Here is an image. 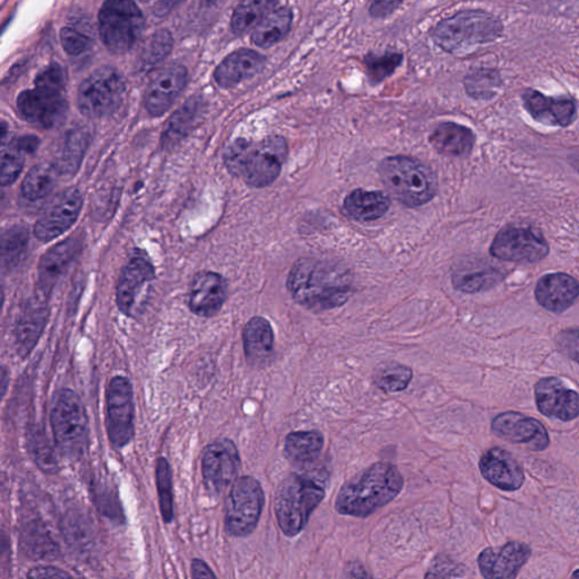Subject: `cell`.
I'll list each match as a JSON object with an SVG mask.
<instances>
[{
	"mask_svg": "<svg viewBox=\"0 0 579 579\" xmlns=\"http://www.w3.org/2000/svg\"><path fill=\"white\" fill-rule=\"evenodd\" d=\"M538 411L547 418L572 421L579 417V394L556 377L538 380L534 387Z\"/></svg>",
	"mask_w": 579,
	"mask_h": 579,
	"instance_id": "obj_18",
	"label": "cell"
},
{
	"mask_svg": "<svg viewBox=\"0 0 579 579\" xmlns=\"http://www.w3.org/2000/svg\"><path fill=\"white\" fill-rule=\"evenodd\" d=\"M573 579H579V569L573 574Z\"/></svg>",
	"mask_w": 579,
	"mask_h": 579,
	"instance_id": "obj_53",
	"label": "cell"
},
{
	"mask_svg": "<svg viewBox=\"0 0 579 579\" xmlns=\"http://www.w3.org/2000/svg\"><path fill=\"white\" fill-rule=\"evenodd\" d=\"M174 47V39L167 30H158L151 35L140 52V64L145 68H153L165 60Z\"/></svg>",
	"mask_w": 579,
	"mask_h": 579,
	"instance_id": "obj_43",
	"label": "cell"
},
{
	"mask_svg": "<svg viewBox=\"0 0 579 579\" xmlns=\"http://www.w3.org/2000/svg\"><path fill=\"white\" fill-rule=\"evenodd\" d=\"M44 299L46 297L41 294L30 303L16 322L15 344L22 357L30 355L33 350L47 324L48 311Z\"/></svg>",
	"mask_w": 579,
	"mask_h": 579,
	"instance_id": "obj_28",
	"label": "cell"
},
{
	"mask_svg": "<svg viewBox=\"0 0 579 579\" xmlns=\"http://www.w3.org/2000/svg\"><path fill=\"white\" fill-rule=\"evenodd\" d=\"M579 297V282L565 273L547 274L538 280L536 299L547 311L561 313Z\"/></svg>",
	"mask_w": 579,
	"mask_h": 579,
	"instance_id": "obj_25",
	"label": "cell"
},
{
	"mask_svg": "<svg viewBox=\"0 0 579 579\" xmlns=\"http://www.w3.org/2000/svg\"><path fill=\"white\" fill-rule=\"evenodd\" d=\"M156 277L153 264L147 254L135 250L123 267L117 285V304L122 313L132 316L140 300Z\"/></svg>",
	"mask_w": 579,
	"mask_h": 579,
	"instance_id": "obj_15",
	"label": "cell"
},
{
	"mask_svg": "<svg viewBox=\"0 0 579 579\" xmlns=\"http://www.w3.org/2000/svg\"><path fill=\"white\" fill-rule=\"evenodd\" d=\"M556 343L565 357L579 365V327L561 330L556 335Z\"/></svg>",
	"mask_w": 579,
	"mask_h": 579,
	"instance_id": "obj_47",
	"label": "cell"
},
{
	"mask_svg": "<svg viewBox=\"0 0 579 579\" xmlns=\"http://www.w3.org/2000/svg\"><path fill=\"white\" fill-rule=\"evenodd\" d=\"M402 60H403V56L397 54V52H386L382 55L370 54L365 59L366 73H368L371 81L383 82L384 79L390 77L395 72Z\"/></svg>",
	"mask_w": 579,
	"mask_h": 579,
	"instance_id": "obj_45",
	"label": "cell"
},
{
	"mask_svg": "<svg viewBox=\"0 0 579 579\" xmlns=\"http://www.w3.org/2000/svg\"><path fill=\"white\" fill-rule=\"evenodd\" d=\"M202 112V101L195 98L189 99L183 107L176 110L166 123L165 131L162 132V147H175L176 143L185 139L195 127Z\"/></svg>",
	"mask_w": 579,
	"mask_h": 579,
	"instance_id": "obj_32",
	"label": "cell"
},
{
	"mask_svg": "<svg viewBox=\"0 0 579 579\" xmlns=\"http://www.w3.org/2000/svg\"><path fill=\"white\" fill-rule=\"evenodd\" d=\"M429 141L443 156L466 157L475 147V135L470 128L455 122H444L431 132Z\"/></svg>",
	"mask_w": 579,
	"mask_h": 579,
	"instance_id": "obj_29",
	"label": "cell"
},
{
	"mask_svg": "<svg viewBox=\"0 0 579 579\" xmlns=\"http://www.w3.org/2000/svg\"><path fill=\"white\" fill-rule=\"evenodd\" d=\"M530 555L532 550L528 545L510 542L502 547H488L482 551L477 564L485 579H516Z\"/></svg>",
	"mask_w": 579,
	"mask_h": 579,
	"instance_id": "obj_20",
	"label": "cell"
},
{
	"mask_svg": "<svg viewBox=\"0 0 579 579\" xmlns=\"http://www.w3.org/2000/svg\"><path fill=\"white\" fill-rule=\"evenodd\" d=\"M192 576L193 579H218L216 578L212 569L207 565L204 561L201 559H194L192 563Z\"/></svg>",
	"mask_w": 579,
	"mask_h": 579,
	"instance_id": "obj_49",
	"label": "cell"
},
{
	"mask_svg": "<svg viewBox=\"0 0 579 579\" xmlns=\"http://www.w3.org/2000/svg\"><path fill=\"white\" fill-rule=\"evenodd\" d=\"M277 6L274 2H245L239 4L231 19V29L238 35L258 29L265 17Z\"/></svg>",
	"mask_w": 579,
	"mask_h": 579,
	"instance_id": "obj_38",
	"label": "cell"
},
{
	"mask_svg": "<svg viewBox=\"0 0 579 579\" xmlns=\"http://www.w3.org/2000/svg\"><path fill=\"white\" fill-rule=\"evenodd\" d=\"M126 95V82L116 68L104 66L84 79L77 92V105L84 116L92 119L109 116L121 107Z\"/></svg>",
	"mask_w": 579,
	"mask_h": 579,
	"instance_id": "obj_9",
	"label": "cell"
},
{
	"mask_svg": "<svg viewBox=\"0 0 579 579\" xmlns=\"http://www.w3.org/2000/svg\"><path fill=\"white\" fill-rule=\"evenodd\" d=\"M424 579H452L443 570H429Z\"/></svg>",
	"mask_w": 579,
	"mask_h": 579,
	"instance_id": "obj_52",
	"label": "cell"
},
{
	"mask_svg": "<svg viewBox=\"0 0 579 579\" xmlns=\"http://www.w3.org/2000/svg\"><path fill=\"white\" fill-rule=\"evenodd\" d=\"M228 294V285L219 273H197L190 285L188 306L195 315L212 317L222 308Z\"/></svg>",
	"mask_w": 579,
	"mask_h": 579,
	"instance_id": "obj_21",
	"label": "cell"
},
{
	"mask_svg": "<svg viewBox=\"0 0 579 579\" xmlns=\"http://www.w3.org/2000/svg\"><path fill=\"white\" fill-rule=\"evenodd\" d=\"M467 95L476 100H492L502 86L501 74L496 69L481 68L464 79Z\"/></svg>",
	"mask_w": 579,
	"mask_h": 579,
	"instance_id": "obj_40",
	"label": "cell"
},
{
	"mask_svg": "<svg viewBox=\"0 0 579 579\" xmlns=\"http://www.w3.org/2000/svg\"><path fill=\"white\" fill-rule=\"evenodd\" d=\"M188 82V72L183 65L163 68L149 82L144 95V104L153 117L165 114L178 99Z\"/></svg>",
	"mask_w": 579,
	"mask_h": 579,
	"instance_id": "obj_19",
	"label": "cell"
},
{
	"mask_svg": "<svg viewBox=\"0 0 579 579\" xmlns=\"http://www.w3.org/2000/svg\"><path fill=\"white\" fill-rule=\"evenodd\" d=\"M50 422L60 452L70 458L82 455L88 443V421L77 393L68 388L56 393Z\"/></svg>",
	"mask_w": 579,
	"mask_h": 579,
	"instance_id": "obj_8",
	"label": "cell"
},
{
	"mask_svg": "<svg viewBox=\"0 0 579 579\" xmlns=\"http://www.w3.org/2000/svg\"><path fill=\"white\" fill-rule=\"evenodd\" d=\"M343 579H374V577L360 563H351L348 565Z\"/></svg>",
	"mask_w": 579,
	"mask_h": 579,
	"instance_id": "obj_50",
	"label": "cell"
},
{
	"mask_svg": "<svg viewBox=\"0 0 579 579\" xmlns=\"http://www.w3.org/2000/svg\"><path fill=\"white\" fill-rule=\"evenodd\" d=\"M521 99L530 117L547 126L568 127L577 117L576 104L569 98H550L537 90H526Z\"/></svg>",
	"mask_w": 579,
	"mask_h": 579,
	"instance_id": "obj_24",
	"label": "cell"
},
{
	"mask_svg": "<svg viewBox=\"0 0 579 579\" xmlns=\"http://www.w3.org/2000/svg\"><path fill=\"white\" fill-rule=\"evenodd\" d=\"M502 32L499 17L484 11H462L439 22L432 39L441 50L457 54L477 44L496 41Z\"/></svg>",
	"mask_w": 579,
	"mask_h": 579,
	"instance_id": "obj_7",
	"label": "cell"
},
{
	"mask_svg": "<svg viewBox=\"0 0 579 579\" xmlns=\"http://www.w3.org/2000/svg\"><path fill=\"white\" fill-rule=\"evenodd\" d=\"M286 157V140L282 136H269L259 141L234 140L224 154V162L230 174L251 187L264 188L280 176Z\"/></svg>",
	"mask_w": 579,
	"mask_h": 579,
	"instance_id": "obj_3",
	"label": "cell"
},
{
	"mask_svg": "<svg viewBox=\"0 0 579 579\" xmlns=\"http://www.w3.org/2000/svg\"><path fill=\"white\" fill-rule=\"evenodd\" d=\"M29 450L32 455L34 462L42 471L56 473L59 471V461L47 437L41 435L38 430L29 436Z\"/></svg>",
	"mask_w": 579,
	"mask_h": 579,
	"instance_id": "obj_46",
	"label": "cell"
},
{
	"mask_svg": "<svg viewBox=\"0 0 579 579\" xmlns=\"http://www.w3.org/2000/svg\"><path fill=\"white\" fill-rule=\"evenodd\" d=\"M492 429L499 439L512 444L526 445L534 452H541L550 444L549 433L538 420L514 411L497 415Z\"/></svg>",
	"mask_w": 579,
	"mask_h": 579,
	"instance_id": "obj_16",
	"label": "cell"
},
{
	"mask_svg": "<svg viewBox=\"0 0 579 579\" xmlns=\"http://www.w3.org/2000/svg\"><path fill=\"white\" fill-rule=\"evenodd\" d=\"M28 579H73L65 570L54 565H38L30 570Z\"/></svg>",
	"mask_w": 579,
	"mask_h": 579,
	"instance_id": "obj_48",
	"label": "cell"
},
{
	"mask_svg": "<svg viewBox=\"0 0 579 579\" xmlns=\"http://www.w3.org/2000/svg\"><path fill=\"white\" fill-rule=\"evenodd\" d=\"M39 140L34 136H23L14 139L8 145H3L2 181L3 185H10L19 178L23 170L25 157L38 148Z\"/></svg>",
	"mask_w": 579,
	"mask_h": 579,
	"instance_id": "obj_34",
	"label": "cell"
},
{
	"mask_svg": "<svg viewBox=\"0 0 579 579\" xmlns=\"http://www.w3.org/2000/svg\"><path fill=\"white\" fill-rule=\"evenodd\" d=\"M412 377V369L396 362H386L378 366L374 374L375 386L384 393L404 391Z\"/></svg>",
	"mask_w": 579,
	"mask_h": 579,
	"instance_id": "obj_41",
	"label": "cell"
},
{
	"mask_svg": "<svg viewBox=\"0 0 579 579\" xmlns=\"http://www.w3.org/2000/svg\"><path fill=\"white\" fill-rule=\"evenodd\" d=\"M505 278V274L481 260H467L455 267L452 282L464 294H479L493 289Z\"/></svg>",
	"mask_w": 579,
	"mask_h": 579,
	"instance_id": "obj_27",
	"label": "cell"
},
{
	"mask_svg": "<svg viewBox=\"0 0 579 579\" xmlns=\"http://www.w3.org/2000/svg\"><path fill=\"white\" fill-rule=\"evenodd\" d=\"M267 59L258 51L239 50L221 61L214 70V79L219 86L230 88L238 86L262 72Z\"/></svg>",
	"mask_w": 579,
	"mask_h": 579,
	"instance_id": "obj_26",
	"label": "cell"
},
{
	"mask_svg": "<svg viewBox=\"0 0 579 579\" xmlns=\"http://www.w3.org/2000/svg\"><path fill=\"white\" fill-rule=\"evenodd\" d=\"M145 19L132 2L104 3L99 12V32L105 47L114 54L130 51L143 33Z\"/></svg>",
	"mask_w": 579,
	"mask_h": 579,
	"instance_id": "obj_10",
	"label": "cell"
},
{
	"mask_svg": "<svg viewBox=\"0 0 579 579\" xmlns=\"http://www.w3.org/2000/svg\"><path fill=\"white\" fill-rule=\"evenodd\" d=\"M156 479L162 519L169 524L175 517L174 490H172L171 467L165 457H160L157 461Z\"/></svg>",
	"mask_w": 579,
	"mask_h": 579,
	"instance_id": "obj_42",
	"label": "cell"
},
{
	"mask_svg": "<svg viewBox=\"0 0 579 579\" xmlns=\"http://www.w3.org/2000/svg\"><path fill=\"white\" fill-rule=\"evenodd\" d=\"M324 448V437L320 431H295L287 435L285 457L295 466L315 461Z\"/></svg>",
	"mask_w": 579,
	"mask_h": 579,
	"instance_id": "obj_35",
	"label": "cell"
},
{
	"mask_svg": "<svg viewBox=\"0 0 579 579\" xmlns=\"http://www.w3.org/2000/svg\"><path fill=\"white\" fill-rule=\"evenodd\" d=\"M64 91V69L59 64L52 63L35 77L33 88L17 96V112L24 121L34 125L47 130L59 127L68 113Z\"/></svg>",
	"mask_w": 579,
	"mask_h": 579,
	"instance_id": "obj_4",
	"label": "cell"
},
{
	"mask_svg": "<svg viewBox=\"0 0 579 579\" xmlns=\"http://www.w3.org/2000/svg\"><path fill=\"white\" fill-rule=\"evenodd\" d=\"M29 234L23 228L8 230L3 236V260L5 267L12 268L20 263L28 249Z\"/></svg>",
	"mask_w": 579,
	"mask_h": 579,
	"instance_id": "obj_44",
	"label": "cell"
},
{
	"mask_svg": "<svg viewBox=\"0 0 579 579\" xmlns=\"http://www.w3.org/2000/svg\"><path fill=\"white\" fill-rule=\"evenodd\" d=\"M482 476L503 492H515L523 485V468L512 455L501 448H493L482 455L479 462Z\"/></svg>",
	"mask_w": 579,
	"mask_h": 579,
	"instance_id": "obj_22",
	"label": "cell"
},
{
	"mask_svg": "<svg viewBox=\"0 0 579 579\" xmlns=\"http://www.w3.org/2000/svg\"><path fill=\"white\" fill-rule=\"evenodd\" d=\"M401 3L395 2H379L374 3L370 7V14L374 17H384L392 14L400 6Z\"/></svg>",
	"mask_w": 579,
	"mask_h": 579,
	"instance_id": "obj_51",
	"label": "cell"
},
{
	"mask_svg": "<svg viewBox=\"0 0 579 579\" xmlns=\"http://www.w3.org/2000/svg\"><path fill=\"white\" fill-rule=\"evenodd\" d=\"M83 206V196L77 188H69L34 224V236L50 242L64 234L77 222Z\"/></svg>",
	"mask_w": 579,
	"mask_h": 579,
	"instance_id": "obj_17",
	"label": "cell"
},
{
	"mask_svg": "<svg viewBox=\"0 0 579 579\" xmlns=\"http://www.w3.org/2000/svg\"><path fill=\"white\" fill-rule=\"evenodd\" d=\"M90 135L84 128H77L69 132L57 158L56 170L61 175H74L81 166Z\"/></svg>",
	"mask_w": 579,
	"mask_h": 579,
	"instance_id": "obj_36",
	"label": "cell"
},
{
	"mask_svg": "<svg viewBox=\"0 0 579 579\" xmlns=\"http://www.w3.org/2000/svg\"><path fill=\"white\" fill-rule=\"evenodd\" d=\"M265 496L259 482L253 476H242L234 482L225 510V529L230 536H249L262 515Z\"/></svg>",
	"mask_w": 579,
	"mask_h": 579,
	"instance_id": "obj_11",
	"label": "cell"
},
{
	"mask_svg": "<svg viewBox=\"0 0 579 579\" xmlns=\"http://www.w3.org/2000/svg\"><path fill=\"white\" fill-rule=\"evenodd\" d=\"M379 176L391 195L410 207L427 204L439 190L436 175L430 167L413 158H384L379 166Z\"/></svg>",
	"mask_w": 579,
	"mask_h": 579,
	"instance_id": "obj_6",
	"label": "cell"
},
{
	"mask_svg": "<svg viewBox=\"0 0 579 579\" xmlns=\"http://www.w3.org/2000/svg\"><path fill=\"white\" fill-rule=\"evenodd\" d=\"M82 249L79 237H70L47 251L40 259L38 276L40 291L48 297Z\"/></svg>",
	"mask_w": 579,
	"mask_h": 579,
	"instance_id": "obj_23",
	"label": "cell"
},
{
	"mask_svg": "<svg viewBox=\"0 0 579 579\" xmlns=\"http://www.w3.org/2000/svg\"><path fill=\"white\" fill-rule=\"evenodd\" d=\"M240 468L237 446L229 439H219L207 446L202 457V473L205 487L220 494L232 484Z\"/></svg>",
	"mask_w": 579,
	"mask_h": 579,
	"instance_id": "obj_14",
	"label": "cell"
},
{
	"mask_svg": "<svg viewBox=\"0 0 579 579\" xmlns=\"http://www.w3.org/2000/svg\"><path fill=\"white\" fill-rule=\"evenodd\" d=\"M391 207V201L384 193L357 189L344 201V209L352 219L369 222L383 218Z\"/></svg>",
	"mask_w": 579,
	"mask_h": 579,
	"instance_id": "obj_31",
	"label": "cell"
},
{
	"mask_svg": "<svg viewBox=\"0 0 579 579\" xmlns=\"http://www.w3.org/2000/svg\"><path fill=\"white\" fill-rule=\"evenodd\" d=\"M107 431L116 448H125L134 437V401L130 380L122 375L110 380L107 390Z\"/></svg>",
	"mask_w": 579,
	"mask_h": 579,
	"instance_id": "obj_13",
	"label": "cell"
},
{
	"mask_svg": "<svg viewBox=\"0 0 579 579\" xmlns=\"http://www.w3.org/2000/svg\"><path fill=\"white\" fill-rule=\"evenodd\" d=\"M286 287L303 307L324 312L342 306L350 299L352 276L339 264L303 258L291 268Z\"/></svg>",
	"mask_w": 579,
	"mask_h": 579,
	"instance_id": "obj_1",
	"label": "cell"
},
{
	"mask_svg": "<svg viewBox=\"0 0 579 579\" xmlns=\"http://www.w3.org/2000/svg\"><path fill=\"white\" fill-rule=\"evenodd\" d=\"M550 247L538 230L506 225L494 237L490 254L514 263H538L549 255Z\"/></svg>",
	"mask_w": 579,
	"mask_h": 579,
	"instance_id": "obj_12",
	"label": "cell"
},
{
	"mask_svg": "<svg viewBox=\"0 0 579 579\" xmlns=\"http://www.w3.org/2000/svg\"><path fill=\"white\" fill-rule=\"evenodd\" d=\"M242 339L245 355L249 364H264L271 357L274 348V330L265 318H251L245 326Z\"/></svg>",
	"mask_w": 579,
	"mask_h": 579,
	"instance_id": "obj_30",
	"label": "cell"
},
{
	"mask_svg": "<svg viewBox=\"0 0 579 579\" xmlns=\"http://www.w3.org/2000/svg\"><path fill=\"white\" fill-rule=\"evenodd\" d=\"M293 21L294 13L290 7L276 6L254 31L251 40L256 46L272 47L286 37Z\"/></svg>",
	"mask_w": 579,
	"mask_h": 579,
	"instance_id": "obj_33",
	"label": "cell"
},
{
	"mask_svg": "<svg viewBox=\"0 0 579 579\" xmlns=\"http://www.w3.org/2000/svg\"><path fill=\"white\" fill-rule=\"evenodd\" d=\"M95 33L86 19L72 20L60 31V41L68 55L78 56L90 50Z\"/></svg>",
	"mask_w": 579,
	"mask_h": 579,
	"instance_id": "obj_39",
	"label": "cell"
},
{
	"mask_svg": "<svg viewBox=\"0 0 579 579\" xmlns=\"http://www.w3.org/2000/svg\"><path fill=\"white\" fill-rule=\"evenodd\" d=\"M324 497V484L315 475L294 473L285 477L276 490L274 506L285 536L294 538L302 533Z\"/></svg>",
	"mask_w": 579,
	"mask_h": 579,
	"instance_id": "obj_5",
	"label": "cell"
},
{
	"mask_svg": "<svg viewBox=\"0 0 579 579\" xmlns=\"http://www.w3.org/2000/svg\"><path fill=\"white\" fill-rule=\"evenodd\" d=\"M59 175L54 166L46 163L33 167L22 183V195L32 202L42 200L55 188Z\"/></svg>",
	"mask_w": 579,
	"mask_h": 579,
	"instance_id": "obj_37",
	"label": "cell"
},
{
	"mask_svg": "<svg viewBox=\"0 0 579 579\" xmlns=\"http://www.w3.org/2000/svg\"><path fill=\"white\" fill-rule=\"evenodd\" d=\"M403 484L396 466L375 463L343 485L336 498V511L342 515L368 517L394 501Z\"/></svg>",
	"mask_w": 579,
	"mask_h": 579,
	"instance_id": "obj_2",
	"label": "cell"
}]
</instances>
